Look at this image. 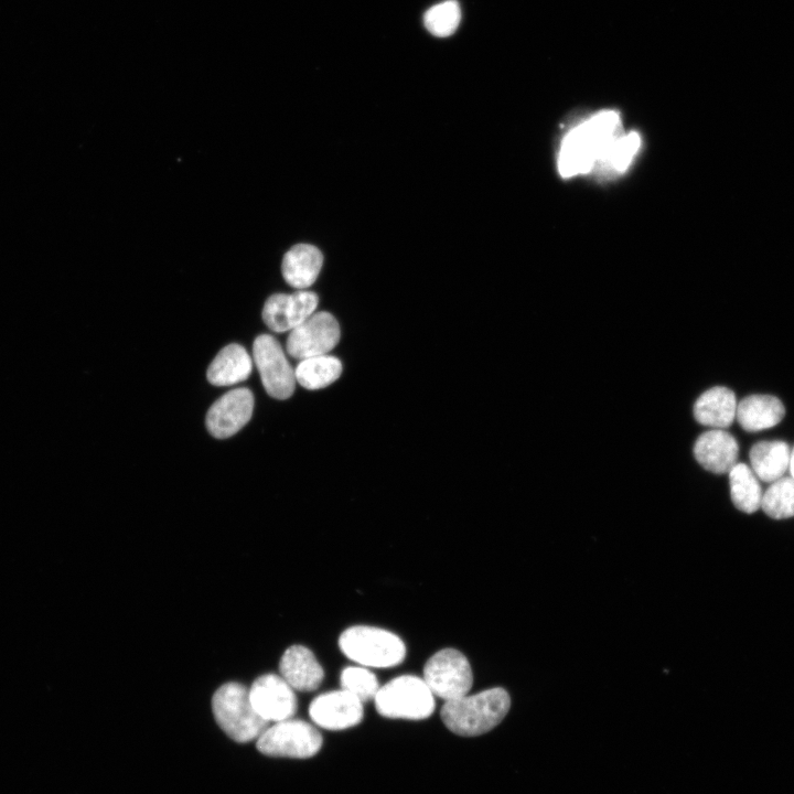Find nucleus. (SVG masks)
Returning a JSON list of instances; mask_svg holds the SVG:
<instances>
[{"mask_svg":"<svg viewBox=\"0 0 794 794\" xmlns=\"http://www.w3.org/2000/svg\"><path fill=\"white\" fill-rule=\"evenodd\" d=\"M623 133L619 112L602 110L572 127L564 137L558 170L564 178L594 172Z\"/></svg>","mask_w":794,"mask_h":794,"instance_id":"obj_1","label":"nucleus"},{"mask_svg":"<svg viewBox=\"0 0 794 794\" xmlns=\"http://www.w3.org/2000/svg\"><path fill=\"white\" fill-rule=\"evenodd\" d=\"M511 707L508 693L501 687L444 701L441 719L453 733L475 737L489 732L506 716Z\"/></svg>","mask_w":794,"mask_h":794,"instance_id":"obj_2","label":"nucleus"},{"mask_svg":"<svg viewBox=\"0 0 794 794\" xmlns=\"http://www.w3.org/2000/svg\"><path fill=\"white\" fill-rule=\"evenodd\" d=\"M339 647L347 658L367 668L395 667L406 657V645L397 634L369 625L344 630Z\"/></svg>","mask_w":794,"mask_h":794,"instance_id":"obj_3","label":"nucleus"},{"mask_svg":"<svg viewBox=\"0 0 794 794\" xmlns=\"http://www.w3.org/2000/svg\"><path fill=\"white\" fill-rule=\"evenodd\" d=\"M212 710L221 729L237 742L257 740L269 726L255 710L249 689L236 682L217 688L212 697Z\"/></svg>","mask_w":794,"mask_h":794,"instance_id":"obj_4","label":"nucleus"},{"mask_svg":"<svg viewBox=\"0 0 794 794\" xmlns=\"http://www.w3.org/2000/svg\"><path fill=\"white\" fill-rule=\"evenodd\" d=\"M379 715L391 719L422 720L432 715L434 695L415 675H400L380 686L374 698Z\"/></svg>","mask_w":794,"mask_h":794,"instance_id":"obj_5","label":"nucleus"},{"mask_svg":"<svg viewBox=\"0 0 794 794\" xmlns=\"http://www.w3.org/2000/svg\"><path fill=\"white\" fill-rule=\"evenodd\" d=\"M322 742V736L314 726L289 718L268 726L257 739V748L270 757L305 759L315 755Z\"/></svg>","mask_w":794,"mask_h":794,"instance_id":"obj_6","label":"nucleus"},{"mask_svg":"<svg viewBox=\"0 0 794 794\" xmlns=\"http://www.w3.org/2000/svg\"><path fill=\"white\" fill-rule=\"evenodd\" d=\"M422 678L434 697L444 701L468 695L473 684L468 658L452 647L442 648L428 658Z\"/></svg>","mask_w":794,"mask_h":794,"instance_id":"obj_7","label":"nucleus"},{"mask_svg":"<svg viewBox=\"0 0 794 794\" xmlns=\"http://www.w3.org/2000/svg\"><path fill=\"white\" fill-rule=\"evenodd\" d=\"M253 355L268 395L277 399L291 397L297 382L294 369L280 343L269 334H260L254 341Z\"/></svg>","mask_w":794,"mask_h":794,"instance_id":"obj_8","label":"nucleus"},{"mask_svg":"<svg viewBox=\"0 0 794 794\" xmlns=\"http://www.w3.org/2000/svg\"><path fill=\"white\" fill-rule=\"evenodd\" d=\"M340 334L339 323L331 313L314 312L291 330L286 350L290 356L300 361L325 355L339 343Z\"/></svg>","mask_w":794,"mask_h":794,"instance_id":"obj_9","label":"nucleus"},{"mask_svg":"<svg viewBox=\"0 0 794 794\" xmlns=\"http://www.w3.org/2000/svg\"><path fill=\"white\" fill-rule=\"evenodd\" d=\"M249 698L255 710L267 722L292 718L298 708L294 689L276 674L256 678L249 688Z\"/></svg>","mask_w":794,"mask_h":794,"instance_id":"obj_10","label":"nucleus"},{"mask_svg":"<svg viewBox=\"0 0 794 794\" xmlns=\"http://www.w3.org/2000/svg\"><path fill=\"white\" fill-rule=\"evenodd\" d=\"M254 395L250 389L235 388L219 397L208 409L205 423L208 432L225 439L238 432L251 418Z\"/></svg>","mask_w":794,"mask_h":794,"instance_id":"obj_11","label":"nucleus"},{"mask_svg":"<svg viewBox=\"0 0 794 794\" xmlns=\"http://www.w3.org/2000/svg\"><path fill=\"white\" fill-rule=\"evenodd\" d=\"M312 721L328 730H344L358 725L364 715L363 702L340 689L316 696L309 707Z\"/></svg>","mask_w":794,"mask_h":794,"instance_id":"obj_12","label":"nucleus"},{"mask_svg":"<svg viewBox=\"0 0 794 794\" xmlns=\"http://www.w3.org/2000/svg\"><path fill=\"white\" fill-rule=\"evenodd\" d=\"M319 298L312 291L299 290L292 294L275 293L262 308V320L273 332L281 333L294 329L318 307Z\"/></svg>","mask_w":794,"mask_h":794,"instance_id":"obj_13","label":"nucleus"},{"mask_svg":"<svg viewBox=\"0 0 794 794\" xmlns=\"http://www.w3.org/2000/svg\"><path fill=\"white\" fill-rule=\"evenodd\" d=\"M739 446L734 437L723 429H711L701 433L694 444V455L706 470L729 473L737 463Z\"/></svg>","mask_w":794,"mask_h":794,"instance_id":"obj_14","label":"nucleus"},{"mask_svg":"<svg viewBox=\"0 0 794 794\" xmlns=\"http://www.w3.org/2000/svg\"><path fill=\"white\" fill-rule=\"evenodd\" d=\"M280 676L299 691L315 690L324 678V670L314 654L303 645L288 647L279 662Z\"/></svg>","mask_w":794,"mask_h":794,"instance_id":"obj_15","label":"nucleus"},{"mask_svg":"<svg viewBox=\"0 0 794 794\" xmlns=\"http://www.w3.org/2000/svg\"><path fill=\"white\" fill-rule=\"evenodd\" d=\"M322 265L320 249L309 244H297L283 255L282 277L289 286L304 290L316 280Z\"/></svg>","mask_w":794,"mask_h":794,"instance_id":"obj_16","label":"nucleus"},{"mask_svg":"<svg viewBox=\"0 0 794 794\" xmlns=\"http://www.w3.org/2000/svg\"><path fill=\"white\" fill-rule=\"evenodd\" d=\"M737 399L734 393L722 386L712 387L702 393L694 405L695 419L712 429H725L736 418Z\"/></svg>","mask_w":794,"mask_h":794,"instance_id":"obj_17","label":"nucleus"},{"mask_svg":"<svg viewBox=\"0 0 794 794\" xmlns=\"http://www.w3.org/2000/svg\"><path fill=\"white\" fill-rule=\"evenodd\" d=\"M782 401L771 395H751L737 405L736 418L749 432H755L776 426L784 417Z\"/></svg>","mask_w":794,"mask_h":794,"instance_id":"obj_18","label":"nucleus"},{"mask_svg":"<svg viewBox=\"0 0 794 794\" xmlns=\"http://www.w3.org/2000/svg\"><path fill=\"white\" fill-rule=\"evenodd\" d=\"M251 369L253 361L245 347L233 343L217 353L206 377L214 386H230L247 379Z\"/></svg>","mask_w":794,"mask_h":794,"instance_id":"obj_19","label":"nucleus"},{"mask_svg":"<svg viewBox=\"0 0 794 794\" xmlns=\"http://www.w3.org/2000/svg\"><path fill=\"white\" fill-rule=\"evenodd\" d=\"M752 471L759 480L774 482L790 466L791 450L784 441H760L749 452Z\"/></svg>","mask_w":794,"mask_h":794,"instance_id":"obj_20","label":"nucleus"},{"mask_svg":"<svg viewBox=\"0 0 794 794\" xmlns=\"http://www.w3.org/2000/svg\"><path fill=\"white\" fill-rule=\"evenodd\" d=\"M730 495L733 505L751 514L761 507L762 490L758 476L744 463H736L729 471Z\"/></svg>","mask_w":794,"mask_h":794,"instance_id":"obj_21","label":"nucleus"},{"mask_svg":"<svg viewBox=\"0 0 794 794\" xmlns=\"http://www.w3.org/2000/svg\"><path fill=\"white\" fill-rule=\"evenodd\" d=\"M341 373L340 360L326 354L301 360L294 369L296 380L312 390L331 385Z\"/></svg>","mask_w":794,"mask_h":794,"instance_id":"obj_22","label":"nucleus"},{"mask_svg":"<svg viewBox=\"0 0 794 794\" xmlns=\"http://www.w3.org/2000/svg\"><path fill=\"white\" fill-rule=\"evenodd\" d=\"M641 146V138L635 131L623 132L613 143L604 160L594 173L601 176H613L623 173L631 164Z\"/></svg>","mask_w":794,"mask_h":794,"instance_id":"obj_23","label":"nucleus"},{"mask_svg":"<svg viewBox=\"0 0 794 794\" xmlns=\"http://www.w3.org/2000/svg\"><path fill=\"white\" fill-rule=\"evenodd\" d=\"M771 518L784 519L794 516V479L782 476L772 482L762 494L761 507Z\"/></svg>","mask_w":794,"mask_h":794,"instance_id":"obj_24","label":"nucleus"},{"mask_svg":"<svg viewBox=\"0 0 794 794\" xmlns=\"http://www.w3.org/2000/svg\"><path fill=\"white\" fill-rule=\"evenodd\" d=\"M461 21L460 6L447 0L432 6L423 15L426 29L434 36L446 37L455 32Z\"/></svg>","mask_w":794,"mask_h":794,"instance_id":"obj_25","label":"nucleus"},{"mask_svg":"<svg viewBox=\"0 0 794 794\" xmlns=\"http://www.w3.org/2000/svg\"><path fill=\"white\" fill-rule=\"evenodd\" d=\"M341 689L350 693L362 702L374 699L379 684L376 675L365 666H347L340 675Z\"/></svg>","mask_w":794,"mask_h":794,"instance_id":"obj_26","label":"nucleus"},{"mask_svg":"<svg viewBox=\"0 0 794 794\" xmlns=\"http://www.w3.org/2000/svg\"><path fill=\"white\" fill-rule=\"evenodd\" d=\"M788 469H790V472H791V478L794 479V449L791 450L790 466H788Z\"/></svg>","mask_w":794,"mask_h":794,"instance_id":"obj_27","label":"nucleus"}]
</instances>
